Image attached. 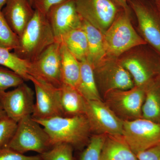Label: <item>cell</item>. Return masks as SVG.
<instances>
[{
  "mask_svg": "<svg viewBox=\"0 0 160 160\" xmlns=\"http://www.w3.org/2000/svg\"><path fill=\"white\" fill-rule=\"evenodd\" d=\"M6 115L5 111L3 110L2 107L0 104V119Z\"/></svg>",
  "mask_w": 160,
  "mask_h": 160,
  "instance_id": "36",
  "label": "cell"
},
{
  "mask_svg": "<svg viewBox=\"0 0 160 160\" xmlns=\"http://www.w3.org/2000/svg\"><path fill=\"white\" fill-rule=\"evenodd\" d=\"M61 43L50 45L35 60L29 62V76L60 88L63 84L61 70Z\"/></svg>",
  "mask_w": 160,
  "mask_h": 160,
  "instance_id": "10",
  "label": "cell"
},
{
  "mask_svg": "<svg viewBox=\"0 0 160 160\" xmlns=\"http://www.w3.org/2000/svg\"><path fill=\"white\" fill-rule=\"evenodd\" d=\"M18 44V36L12 30L0 11V46L14 50Z\"/></svg>",
  "mask_w": 160,
  "mask_h": 160,
  "instance_id": "25",
  "label": "cell"
},
{
  "mask_svg": "<svg viewBox=\"0 0 160 160\" xmlns=\"http://www.w3.org/2000/svg\"><path fill=\"white\" fill-rule=\"evenodd\" d=\"M153 2L160 13V0H153Z\"/></svg>",
  "mask_w": 160,
  "mask_h": 160,
  "instance_id": "34",
  "label": "cell"
},
{
  "mask_svg": "<svg viewBox=\"0 0 160 160\" xmlns=\"http://www.w3.org/2000/svg\"><path fill=\"white\" fill-rule=\"evenodd\" d=\"M34 119L46 130L52 147L65 143L73 148H81L89 143L91 131L85 115Z\"/></svg>",
  "mask_w": 160,
  "mask_h": 160,
  "instance_id": "1",
  "label": "cell"
},
{
  "mask_svg": "<svg viewBox=\"0 0 160 160\" xmlns=\"http://www.w3.org/2000/svg\"><path fill=\"white\" fill-rule=\"evenodd\" d=\"M142 118L160 124V76L145 89Z\"/></svg>",
  "mask_w": 160,
  "mask_h": 160,
  "instance_id": "21",
  "label": "cell"
},
{
  "mask_svg": "<svg viewBox=\"0 0 160 160\" xmlns=\"http://www.w3.org/2000/svg\"><path fill=\"white\" fill-rule=\"evenodd\" d=\"M25 81L14 72L0 66V95L9 88H16Z\"/></svg>",
  "mask_w": 160,
  "mask_h": 160,
  "instance_id": "28",
  "label": "cell"
},
{
  "mask_svg": "<svg viewBox=\"0 0 160 160\" xmlns=\"http://www.w3.org/2000/svg\"><path fill=\"white\" fill-rule=\"evenodd\" d=\"M61 70L63 84L76 88L79 80L80 62L61 43Z\"/></svg>",
  "mask_w": 160,
  "mask_h": 160,
  "instance_id": "22",
  "label": "cell"
},
{
  "mask_svg": "<svg viewBox=\"0 0 160 160\" xmlns=\"http://www.w3.org/2000/svg\"><path fill=\"white\" fill-rule=\"evenodd\" d=\"M33 83L36 102L32 117L35 119H46L63 116L60 102L59 88L29 76Z\"/></svg>",
  "mask_w": 160,
  "mask_h": 160,
  "instance_id": "14",
  "label": "cell"
},
{
  "mask_svg": "<svg viewBox=\"0 0 160 160\" xmlns=\"http://www.w3.org/2000/svg\"><path fill=\"white\" fill-rule=\"evenodd\" d=\"M65 0H33L32 7L42 14L46 15L50 8Z\"/></svg>",
  "mask_w": 160,
  "mask_h": 160,
  "instance_id": "31",
  "label": "cell"
},
{
  "mask_svg": "<svg viewBox=\"0 0 160 160\" xmlns=\"http://www.w3.org/2000/svg\"><path fill=\"white\" fill-rule=\"evenodd\" d=\"M41 155L26 156L8 147L0 149V160H41Z\"/></svg>",
  "mask_w": 160,
  "mask_h": 160,
  "instance_id": "30",
  "label": "cell"
},
{
  "mask_svg": "<svg viewBox=\"0 0 160 160\" xmlns=\"http://www.w3.org/2000/svg\"><path fill=\"white\" fill-rule=\"evenodd\" d=\"M103 39L107 57L115 58L134 47L147 44L132 26L130 12L123 10L103 34Z\"/></svg>",
  "mask_w": 160,
  "mask_h": 160,
  "instance_id": "4",
  "label": "cell"
},
{
  "mask_svg": "<svg viewBox=\"0 0 160 160\" xmlns=\"http://www.w3.org/2000/svg\"><path fill=\"white\" fill-rule=\"evenodd\" d=\"M78 13L103 34L119 12L118 6L112 0H76Z\"/></svg>",
  "mask_w": 160,
  "mask_h": 160,
  "instance_id": "11",
  "label": "cell"
},
{
  "mask_svg": "<svg viewBox=\"0 0 160 160\" xmlns=\"http://www.w3.org/2000/svg\"><path fill=\"white\" fill-rule=\"evenodd\" d=\"M56 42L60 43L66 33L82 27V19L78 13L76 0H65L52 6L46 14Z\"/></svg>",
  "mask_w": 160,
  "mask_h": 160,
  "instance_id": "13",
  "label": "cell"
},
{
  "mask_svg": "<svg viewBox=\"0 0 160 160\" xmlns=\"http://www.w3.org/2000/svg\"><path fill=\"white\" fill-rule=\"evenodd\" d=\"M96 80L105 94L112 90H127L134 87L129 72L118 58L106 57L94 69Z\"/></svg>",
  "mask_w": 160,
  "mask_h": 160,
  "instance_id": "12",
  "label": "cell"
},
{
  "mask_svg": "<svg viewBox=\"0 0 160 160\" xmlns=\"http://www.w3.org/2000/svg\"><path fill=\"white\" fill-rule=\"evenodd\" d=\"M60 43L66 46L80 62L87 58L88 41L82 26L66 33L62 38Z\"/></svg>",
  "mask_w": 160,
  "mask_h": 160,
  "instance_id": "23",
  "label": "cell"
},
{
  "mask_svg": "<svg viewBox=\"0 0 160 160\" xmlns=\"http://www.w3.org/2000/svg\"><path fill=\"white\" fill-rule=\"evenodd\" d=\"M100 160H138L122 135H106Z\"/></svg>",
  "mask_w": 160,
  "mask_h": 160,
  "instance_id": "17",
  "label": "cell"
},
{
  "mask_svg": "<svg viewBox=\"0 0 160 160\" xmlns=\"http://www.w3.org/2000/svg\"><path fill=\"white\" fill-rule=\"evenodd\" d=\"M138 160H160V143L136 154Z\"/></svg>",
  "mask_w": 160,
  "mask_h": 160,
  "instance_id": "32",
  "label": "cell"
},
{
  "mask_svg": "<svg viewBox=\"0 0 160 160\" xmlns=\"http://www.w3.org/2000/svg\"><path fill=\"white\" fill-rule=\"evenodd\" d=\"M106 135L95 134L89 139L81 156V160H100L101 151Z\"/></svg>",
  "mask_w": 160,
  "mask_h": 160,
  "instance_id": "27",
  "label": "cell"
},
{
  "mask_svg": "<svg viewBox=\"0 0 160 160\" xmlns=\"http://www.w3.org/2000/svg\"><path fill=\"white\" fill-rule=\"evenodd\" d=\"M73 149L69 144H57L46 152L40 154L41 160H75Z\"/></svg>",
  "mask_w": 160,
  "mask_h": 160,
  "instance_id": "26",
  "label": "cell"
},
{
  "mask_svg": "<svg viewBox=\"0 0 160 160\" xmlns=\"http://www.w3.org/2000/svg\"><path fill=\"white\" fill-rule=\"evenodd\" d=\"M29 2H30V3H31V5H32V2H33V0H29Z\"/></svg>",
  "mask_w": 160,
  "mask_h": 160,
  "instance_id": "37",
  "label": "cell"
},
{
  "mask_svg": "<svg viewBox=\"0 0 160 160\" xmlns=\"http://www.w3.org/2000/svg\"><path fill=\"white\" fill-rule=\"evenodd\" d=\"M8 0H0V11H2L3 7L7 3Z\"/></svg>",
  "mask_w": 160,
  "mask_h": 160,
  "instance_id": "35",
  "label": "cell"
},
{
  "mask_svg": "<svg viewBox=\"0 0 160 160\" xmlns=\"http://www.w3.org/2000/svg\"><path fill=\"white\" fill-rule=\"evenodd\" d=\"M18 122L6 115L0 119V149L7 147L14 136Z\"/></svg>",
  "mask_w": 160,
  "mask_h": 160,
  "instance_id": "29",
  "label": "cell"
},
{
  "mask_svg": "<svg viewBox=\"0 0 160 160\" xmlns=\"http://www.w3.org/2000/svg\"><path fill=\"white\" fill-rule=\"evenodd\" d=\"M29 63L18 57L9 49L0 46V66L14 72L25 81H29Z\"/></svg>",
  "mask_w": 160,
  "mask_h": 160,
  "instance_id": "24",
  "label": "cell"
},
{
  "mask_svg": "<svg viewBox=\"0 0 160 160\" xmlns=\"http://www.w3.org/2000/svg\"><path fill=\"white\" fill-rule=\"evenodd\" d=\"M55 38L46 15L36 10L22 33L14 53L24 61L31 62L52 43Z\"/></svg>",
  "mask_w": 160,
  "mask_h": 160,
  "instance_id": "2",
  "label": "cell"
},
{
  "mask_svg": "<svg viewBox=\"0 0 160 160\" xmlns=\"http://www.w3.org/2000/svg\"><path fill=\"white\" fill-rule=\"evenodd\" d=\"M122 136L136 155L160 143V124L144 118L124 120Z\"/></svg>",
  "mask_w": 160,
  "mask_h": 160,
  "instance_id": "6",
  "label": "cell"
},
{
  "mask_svg": "<svg viewBox=\"0 0 160 160\" xmlns=\"http://www.w3.org/2000/svg\"><path fill=\"white\" fill-rule=\"evenodd\" d=\"M1 11L10 28L19 37L33 17L35 10L29 0H8Z\"/></svg>",
  "mask_w": 160,
  "mask_h": 160,
  "instance_id": "16",
  "label": "cell"
},
{
  "mask_svg": "<svg viewBox=\"0 0 160 160\" xmlns=\"http://www.w3.org/2000/svg\"><path fill=\"white\" fill-rule=\"evenodd\" d=\"M80 65L79 80L76 88L86 101L102 100L92 66L87 59L81 61Z\"/></svg>",
  "mask_w": 160,
  "mask_h": 160,
  "instance_id": "20",
  "label": "cell"
},
{
  "mask_svg": "<svg viewBox=\"0 0 160 160\" xmlns=\"http://www.w3.org/2000/svg\"><path fill=\"white\" fill-rule=\"evenodd\" d=\"M7 147L21 154L33 151L42 154L52 146L45 129L32 116H29L18 123L14 136Z\"/></svg>",
  "mask_w": 160,
  "mask_h": 160,
  "instance_id": "5",
  "label": "cell"
},
{
  "mask_svg": "<svg viewBox=\"0 0 160 160\" xmlns=\"http://www.w3.org/2000/svg\"><path fill=\"white\" fill-rule=\"evenodd\" d=\"M135 86L146 87L160 76V56L149 45L136 46L118 58Z\"/></svg>",
  "mask_w": 160,
  "mask_h": 160,
  "instance_id": "3",
  "label": "cell"
},
{
  "mask_svg": "<svg viewBox=\"0 0 160 160\" xmlns=\"http://www.w3.org/2000/svg\"><path fill=\"white\" fill-rule=\"evenodd\" d=\"M105 97L106 104L122 119L142 118V108L146 97L144 88L134 86L127 90L116 89L107 92Z\"/></svg>",
  "mask_w": 160,
  "mask_h": 160,
  "instance_id": "8",
  "label": "cell"
},
{
  "mask_svg": "<svg viewBox=\"0 0 160 160\" xmlns=\"http://www.w3.org/2000/svg\"><path fill=\"white\" fill-rule=\"evenodd\" d=\"M118 7H121L122 10L127 12H131L130 8L128 4V0H112Z\"/></svg>",
  "mask_w": 160,
  "mask_h": 160,
  "instance_id": "33",
  "label": "cell"
},
{
  "mask_svg": "<svg viewBox=\"0 0 160 160\" xmlns=\"http://www.w3.org/2000/svg\"><path fill=\"white\" fill-rule=\"evenodd\" d=\"M59 96L63 116L85 115L86 100L76 88L63 84L59 88Z\"/></svg>",
  "mask_w": 160,
  "mask_h": 160,
  "instance_id": "18",
  "label": "cell"
},
{
  "mask_svg": "<svg viewBox=\"0 0 160 160\" xmlns=\"http://www.w3.org/2000/svg\"><path fill=\"white\" fill-rule=\"evenodd\" d=\"M85 115L91 132L96 134L122 135L124 120L102 100L86 101Z\"/></svg>",
  "mask_w": 160,
  "mask_h": 160,
  "instance_id": "9",
  "label": "cell"
},
{
  "mask_svg": "<svg viewBox=\"0 0 160 160\" xmlns=\"http://www.w3.org/2000/svg\"><path fill=\"white\" fill-rule=\"evenodd\" d=\"M136 16L140 35L160 56V13L153 2L128 0Z\"/></svg>",
  "mask_w": 160,
  "mask_h": 160,
  "instance_id": "7",
  "label": "cell"
},
{
  "mask_svg": "<svg viewBox=\"0 0 160 160\" xmlns=\"http://www.w3.org/2000/svg\"><path fill=\"white\" fill-rule=\"evenodd\" d=\"M82 27L88 41V56L87 59L93 69L106 57L103 33L99 30L82 19Z\"/></svg>",
  "mask_w": 160,
  "mask_h": 160,
  "instance_id": "19",
  "label": "cell"
},
{
  "mask_svg": "<svg viewBox=\"0 0 160 160\" xmlns=\"http://www.w3.org/2000/svg\"><path fill=\"white\" fill-rule=\"evenodd\" d=\"M34 93L25 82L13 90L0 95V104L6 115L17 122L32 116L34 109Z\"/></svg>",
  "mask_w": 160,
  "mask_h": 160,
  "instance_id": "15",
  "label": "cell"
}]
</instances>
